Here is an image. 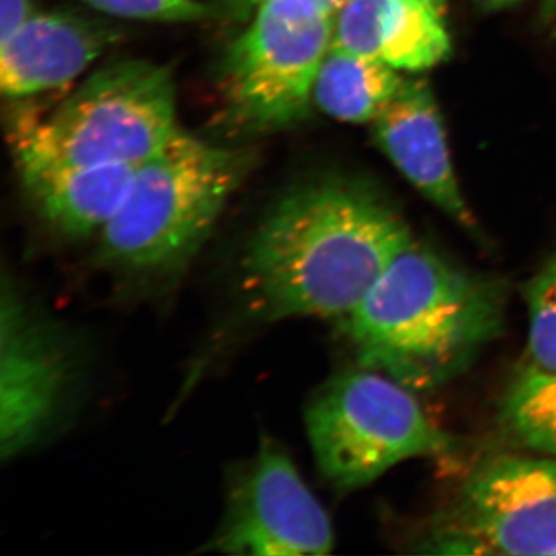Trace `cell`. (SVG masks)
<instances>
[{
    "mask_svg": "<svg viewBox=\"0 0 556 556\" xmlns=\"http://www.w3.org/2000/svg\"><path fill=\"white\" fill-rule=\"evenodd\" d=\"M413 240L393 204L368 182L343 175L302 179L249 237L241 298L260 320H342Z\"/></svg>",
    "mask_w": 556,
    "mask_h": 556,
    "instance_id": "1",
    "label": "cell"
},
{
    "mask_svg": "<svg viewBox=\"0 0 556 556\" xmlns=\"http://www.w3.org/2000/svg\"><path fill=\"white\" fill-rule=\"evenodd\" d=\"M507 302L506 281L413 240L340 321L361 367L413 391L433 390L503 336Z\"/></svg>",
    "mask_w": 556,
    "mask_h": 556,
    "instance_id": "2",
    "label": "cell"
},
{
    "mask_svg": "<svg viewBox=\"0 0 556 556\" xmlns=\"http://www.w3.org/2000/svg\"><path fill=\"white\" fill-rule=\"evenodd\" d=\"M247 150L179 131L139 164L129 192L100 232V258L131 277L177 273L208 239L251 167Z\"/></svg>",
    "mask_w": 556,
    "mask_h": 556,
    "instance_id": "3",
    "label": "cell"
},
{
    "mask_svg": "<svg viewBox=\"0 0 556 556\" xmlns=\"http://www.w3.org/2000/svg\"><path fill=\"white\" fill-rule=\"evenodd\" d=\"M181 130L170 68L116 61L94 70L53 115L24 131L17 161L137 167Z\"/></svg>",
    "mask_w": 556,
    "mask_h": 556,
    "instance_id": "4",
    "label": "cell"
},
{
    "mask_svg": "<svg viewBox=\"0 0 556 556\" xmlns=\"http://www.w3.org/2000/svg\"><path fill=\"white\" fill-rule=\"evenodd\" d=\"M305 424L318 471L339 492L372 484L404 460L459 448V439L427 416L412 388L364 367L325 383L311 399Z\"/></svg>",
    "mask_w": 556,
    "mask_h": 556,
    "instance_id": "5",
    "label": "cell"
},
{
    "mask_svg": "<svg viewBox=\"0 0 556 556\" xmlns=\"http://www.w3.org/2000/svg\"><path fill=\"white\" fill-rule=\"evenodd\" d=\"M334 17L302 0H270L230 43L222 72L223 110L244 134H273L306 118Z\"/></svg>",
    "mask_w": 556,
    "mask_h": 556,
    "instance_id": "6",
    "label": "cell"
},
{
    "mask_svg": "<svg viewBox=\"0 0 556 556\" xmlns=\"http://www.w3.org/2000/svg\"><path fill=\"white\" fill-rule=\"evenodd\" d=\"M427 544L439 554L556 555V457L482 463Z\"/></svg>",
    "mask_w": 556,
    "mask_h": 556,
    "instance_id": "7",
    "label": "cell"
},
{
    "mask_svg": "<svg viewBox=\"0 0 556 556\" xmlns=\"http://www.w3.org/2000/svg\"><path fill=\"white\" fill-rule=\"evenodd\" d=\"M0 327V456L11 459L60 422L75 393L80 365L67 332L7 277Z\"/></svg>",
    "mask_w": 556,
    "mask_h": 556,
    "instance_id": "8",
    "label": "cell"
},
{
    "mask_svg": "<svg viewBox=\"0 0 556 556\" xmlns=\"http://www.w3.org/2000/svg\"><path fill=\"white\" fill-rule=\"evenodd\" d=\"M334 535L327 511L281 445L263 438L233 473L225 515L207 551L229 555H327Z\"/></svg>",
    "mask_w": 556,
    "mask_h": 556,
    "instance_id": "9",
    "label": "cell"
},
{
    "mask_svg": "<svg viewBox=\"0 0 556 556\" xmlns=\"http://www.w3.org/2000/svg\"><path fill=\"white\" fill-rule=\"evenodd\" d=\"M376 144L427 200L460 228L478 232L455 169L441 112L426 79L405 78L372 121Z\"/></svg>",
    "mask_w": 556,
    "mask_h": 556,
    "instance_id": "10",
    "label": "cell"
},
{
    "mask_svg": "<svg viewBox=\"0 0 556 556\" xmlns=\"http://www.w3.org/2000/svg\"><path fill=\"white\" fill-rule=\"evenodd\" d=\"M108 22L70 13L36 11L21 30L0 42V89L11 100L68 86L118 42Z\"/></svg>",
    "mask_w": 556,
    "mask_h": 556,
    "instance_id": "11",
    "label": "cell"
},
{
    "mask_svg": "<svg viewBox=\"0 0 556 556\" xmlns=\"http://www.w3.org/2000/svg\"><path fill=\"white\" fill-rule=\"evenodd\" d=\"M331 47L402 73L437 67L452 53L447 0H348L332 21Z\"/></svg>",
    "mask_w": 556,
    "mask_h": 556,
    "instance_id": "12",
    "label": "cell"
},
{
    "mask_svg": "<svg viewBox=\"0 0 556 556\" xmlns=\"http://www.w3.org/2000/svg\"><path fill=\"white\" fill-rule=\"evenodd\" d=\"M22 182L47 222L64 236L86 239L104 229L129 192L135 166L17 161Z\"/></svg>",
    "mask_w": 556,
    "mask_h": 556,
    "instance_id": "13",
    "label": "cell"
},
{
    "mask_svg": "<svg viewBox=\"0 0 556 556\" xmlns=\"http://www.w3.org/2000/svg\"><path fill=\"white\" fill-rule=\"evenodd\" d=\"M404 79L386 62L329 47L314 84V104L342 123H372Z\"/></svg>",
    "mask_w": 556,
    "mask_h": 556,
    "instance_id": "14",
    "label": "cell"
},
{
    "mask_svg": "<svg viewBox=\"0 0 556 556\" xmlns=\"http://www.w3.org/2000/svg\"><path fill=\"white\" fill-rule=\"evenodd\" d=\"M500 426L519 447L556 456V371L522 368L501 402Z\"/></svg>",
    "mask_w": 556,
    "mask_h": 556,
    "instance_id": "15",
    "label": "cell"
},
{
    "mask_svg": "<svg viewBox=\"0 0 556 556\" xmlns=\"http://www.w3.org/2000/svg\"><path fill=\"white\" fill-rule=\"evenodd\" d=\"M529 365L556 371V252L526 285Z\"/></svg>",
    "mask_w": 556,
    "mask_h": 556,
    "instance_id": "16",
    "label": "cell"
},
{
    "mask_svg": "<svg viewBox=\"0 0 556 556\" xmlns=\"http://www.w3.org/2000/svg\"><path fill=\"white\" fill-rule=\"evenodd\" d=\"M91 10L119 20L192 24L212 20L217 11L201 0H80Z\"/></svg>",
    "mask_w": 556,
    "mask_h": 556,
    "instance_id": "17",
    "label": "cell"
},
{
    "mask_svg": "<svg viewBox=\"0 0 556 556\" xmlns=\"http://www.w3.org/2000/svg\"><path fill=\"white\" fill-rule=\"evenodd\" d=\"M33 0H0V42H5L35 16Z\"/></svg>",
    "mask_w": 556,
    "mask_h": 556,
    "instance_id": "18",
    "label": "cell"
},
{
    "mask_svg": "<svg viewBox=\"0 0 556 556\" xmlns=\"http://www.w3.org/2000/svg\"><path fill=\"white\" fill-rule=\"evenodd\" d=\"M270 2V0H239L241 7L252 13L262 3ZM302 2L309 3L314 9L320 10L321 13L334 17L339 10L348 2V0H302Z\"/></svg>",
    "mask_w": 556,
    "mask_h": 556,
    "instance_id": "19",
    "label": "cell"
},
{
    "mask_svg": "<svg viewBox=\"0 0 556 556\" xmlns=\"http://www.w3.org/2000/svg\"><path fill=\"white\" fill-rule=\"evenodd\" d=\"M479 7L489 11H497L504 9H510V7L517 5L522 0H477Z\"/></svg>",
    "mask_w": 556,
    "mask_h": 556,
    "instance_id": "20",
    "label": "cell"
},
{
    "mask_svg": "<svg viewBox=\"0 0 556 556\" xmlns=\"http://www.w3.org/2000/svg\"><path fill=\"white\" fill-rule=\"evenodd\" d=\"M544 13L552 24H556V0H544Z\"/></svg>",
    "mask_w": 556,
    "mask_h": 556,
    "instance_id": "21",
    "label": "cell"
}]
</instances>
